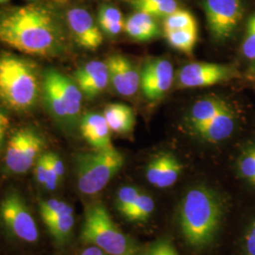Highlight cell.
I'll use <instances>...</instances> for the list:
<instances>
[{
  "instance_id": "35",
  "label": "cell",
  "mask_w": 255,
  "mask_h": 255,
  "mask_svg": "<svg viewBox=\"0 0 255 255\" xmlns=\"http://www.w3.org/2000/svg\"><path fill=\"white\" fill-rule=\"evenodd\" d=\"M9 120L8 116L0 110V154L5 142V137L9 128Z\"/></svg>"
},
{
  "instance_id": "41",
  "label": "cell",
  "mask_w": 255,
  "mask_h": 255,
  "mask_svg": "<svg viewBox=\"0 0 255 255\" xmlns=\"http://www.w3.org/2000/svg\"><path fill=\"white\" fill-rule=\"evenodd\" d=\"M254 69L255 70V64H254Z\"/></svg>"
},
{
  "instance_id": "32",
  "label": "cell",
  "mask_w": 255,
  "mask_h": 255,
  "mask_svg": "<svg viewBox=\"0 0 255 255\" xmlns=\"http://www.w3.org/2000/svg\"><path fill=\"white\" fill-rule=\"evenodd\" d=\"M145 255H179V254L169 240L162 239L150 247Z\"/></svg>"
},
{
  "instance_id": "26",
  "label": "cell",
  "mask_w": 255,
  "mask_h": 255,
  "mask_svg": "<svg viewBox=\"0 0 255 255\" xmlns=\"http://www.w3.org/2000/svg\"><path fill=\"white\" fill-rule=\"evenodd\" d=\"M182 171V164L179 159L169 152H165L164 169L157 188H168L178 181Z\"/></svg>"
},
{
  "instance_id": "9",
  "label": "cell",
  "mask_w": 255,
  "mask_h": 255,
  "mask_svg": "<svg viewBox=\"0 0 255 255\" xmlns=\"http://www.w3.org/2000/svg\"><path fill=\"white\" fill-rule=\"evenodd\" d=\"M203 8L210 34L219 42L233 35L244 14L241 0H203Z\"/></svg>"
},
{
  "instance_id": "33",
  "label": "cell",
  "mask_w": 255,
  "mask_h": 255,
  "mask_svg": "<svg viewBox=\"0 0 255 255\" xmlns=\"http://www.w3.org/2000/svg\"><path fill=\"white\" fill-rule=\"evenodd\" d=\"M46 154L52 168L54 169L55 173L57 174L60 180H62L65 173V167L63 160L59 155L56 154L54 152H46Z\"/></svg>"
},
{
  "instance_id": "29",
  "label": "cell",
  "mask_w": 255,
  "mask_h": 255,
  "mask_svg": "<svg viewBox=\"0 0 255 255\" xmlns=\"http://www.w3.org/2000/svg\"><path fill=\"white\" fill-rule=\"evenodd\" d=\"M238 168L241 175L255 185V146H251L240 156Z\"/></svg>"
},
{
  "instance_id": "7",
  "label": "cell",
  "mask_w": 255,
  "mask_h": 255,
  "mask_svg": "<svg viewBox=\"0 0 255 255\" xmlns=\"http://www.w3.org/2000/svg\"><path fill=\"white\" fill-rule=\"evenodd\" d=\"M45 139L31 128H21L9 136L5 154V169L11 174L27 173L43 154Z\"/></svg>"
},
{
  "instance_id": "18",
  "label": "cell",
  "mask_w": 255,
  "mask_h": 255,
  "mask_svg": "<svg viewBox=\"0 0 255 255\" xmlns=\"http://www.w3.org/2000/svg\"><path fill=\"white\" fill-rule=\"evenodd\" d=\"M230 104L219 97H206L194 103L187 117L190 128L207 123L221 112L227 109Z\"/></svg>"
},
{
  "instance_id": "25",
  "label": "cell",
  "mask_w": 255,
  "mask_h": 255,
  "mask_svg": "<svg viewBox=\"0 0 255 255\" xmlns=\"http://www.w3.org/2000/svg\"><path fill=\"white\" fill-rule=\"evenodd\" d=\"M164 31L198 28L195 16L186 9H178L164 18Z\"/></svg>"
},
{
  "instance_id": "17",
  "label": "cell",
  "mask_w": 255,
  "mask_h": 255,
  "mask_svg": "<svg viewBox=\"0 0 255 255\" xmlns=\"http://www.w3.org/2000/svg\"><path fill=\"white\" fill-rule=\"evenodd\" d=\"M124 30L128 36L137 42H148L161 34L154 17L142 11H136L125 20Z\"/></svg>"
},
{
  "instance_id": "5",
  "label": "cell",
  "mask_w": 255,
  "mask_h": 255,
  "mask_svg": "<svg viewBox=\"0 0 255 255\" xmlns=\"http://www.w3.org/2000/svg\"><path fill=\"white\" fill-rule=\"evenodd\" d=\"M81 238L87 245L101 249L108 255H135L136 246L112 219L101 203L88 206L85 211Z\"/></svg>"
},
{
  "instance_id": "22",
  "label": "cell",
  "mask_w": 255,
  "mask_h": 255,
  "mask_svg": "<svg viewBox=\"0 0 255 255\" xmlns=\"http://www.w3.org/2000/svg\"><path fill=\"white\" fill-rule=\"evenodd\" d=\"M35 180L49 191H53L61 181L52 168L46 152L41 155L33 166Z\"/></svg>"
},
{
  "instance_id": "20",
  "label": "cell",
  "mask_w": 255,
  "mask_h": 255,
  "mask_svg": "<svg viewBox=\"0 0 255 255\" xmlns=\"http://www.w3.org/2000/svg\"><path fill=\"white\" fill-rule=\"evenodd\" d=\"M97 20L102 33L109 37L119 35L125 26V20L120 9L105 2L99 8Z\"/></svg>"
},
{
  "instance_id": "19",
  "label": "cell",
  "mask_w": 255,
  "mask_h": 255,
  "mask_svg": "<svg viewBox=\"0 0 255 255\" xmlns=\"http://www.w3.org/2000/svg\"><path fill=\"white\" fill-rule=\"evenodd\" d=\"M103 117L110 129L119 134L129 133L135 125V115L129 106L121 103H112L105 107Z\"/></svg>"
},
{
  "instance_id": "6",
  "label": "cell",
  "mask_w": 255,
  "mask_h": 255,
  "mask_svg": "<svg viewBox=\"0 0 255 255\" xmlns=\"http://www.w3.org/2000/svg\"><path fill=\"white\" fill-rule=\"evenodd\" d=\"M124 162V156L114 146L77 153L74 167L79 190L88 196L100 193L119 173Z\"/></svg>"
},
{
  "instance_id": "10",
  "label": "cell",
  "mask_w": 255,
  "mask_h": 255,
  "mask_svg": "<svg viewBox=\"0 0 255 255\" xmlns=\"http://www.w3.org/2000/svg\"><path fill=\"white\" fill-rule=\"evenodd\" d=\"M64 20L69 35L79 46L95 50L103 43V33L98 20L91 11L82 5H69L65 3Z\"/></svg>"
},
{
  "instance_id": "36",
  "label": "cell",
  "mask_w": 255,
  "mask_h": 255,
  "mask_svg": "<svg viewBox=\"0 0 255 255\" xmlns=\"http://www.w3.org/2000/svg\"><path fill=\"white\" fill-rule=\"evenodd\" d=\"M166 0H132L131 6L136 11H143L147 8H150Z\"/></svg>"
},
{
  "instance_id": "34",
  "label": "cell",
  "mask_w": 255,
  "mask_h": 255,
  "mask_svg": "<svg viewBox=\"0 0 255 255\" xmlns=\"http://www.w3.org/2000/svg\"><path fill=\"white\" fill-rule=\"evenodd\" d=\"M245 252L246 255H255V220L247 231Z\"/></svg>"
},
{
  "instance_id": "24",
  "label": "cell",
  "mask_w": 255,
  "mask_h": 255,
  "mask_svg": "<svg viewBox=\"0 0 255 255\" xmlns=\"http://www.w3.org/2000/svg\"><path fill=\"white\" fill-rule=\"evenodd\" d=\"M154 209V200L148 194L141 192L135 202L125 215V218L130 221L144 222L149 219Z\"/></svg>"
},
{
  "instance_id": "13",
  "label": "cell",
  "mask_w": 255,
  "mask_h": 255,
  "mask_svg": "<svg viewBox=\"0 0 255 255\" xmlns=\"http://www.w3.org/2000/svg\"><path fill=\"white\" fill-rule=\"evenodd\" d=\"M110 82L120 96L132 97L140 88V72L125 56L113 54L106 60Z\"/></svg>"
},
{
  "instance_id": "40",
  "label": "cell",
  "mask_w": 255,
  "mask_h": 255,
  "mask_svg": "<svg viewBox=\"0 0 255 255\" xmlns=\"http://www.w3.org/2000/svg\"><path fill=\"white\" fill-rule=\"evenodd\" d=\"M101 1H104V2H106V1H114V0H101Z\"/></svg>"
},
{
  "instance_id": "28",
  "label": "cell",
  "mask_w": 255,
  "mask_h": 255,
  "mask_svg": "<svg viewBox=\"0 0 255 255\" xmlns=\"http://www.w3.org/2000/svg\"><path fill=\"white\" fill-rule=\"evenodd\" d=\"M140 193V189L132 185H126L119 188L116 198V206L121 215L125 217L128 211L136 201Z\"/></svg>"
},
{
  "instance_id": "3",
  "label": "cell",
  "mask_w": 255,
  "mask_h": 255,
  "mask_svg": "<svg viewBox=\"0 0 255 255\" xmlns=\"http://www.w3.org/2000/svg\"><path fill=\"white\" fill-rule=\"evenodd\" d=\"M42 94V75L32 61L10 52L0 53V102L23 113L36 105Z\"/></svg>"
},
{
  "instance_id": "14",
  "label": "cell",
  "mask_w": 255,
  "mask_h": 255,
  "mask_svg": "<svg viewBox=\"0 0 255 255\" xmlns=\"http://www.w3.org/2000/svg\"><path fill=\"white\" fill-rule=\"evenodd\" d=\"M75 82L88 100L100 96L110 82L106 62L90 61L83 64L75 73Z\"/></svg>"
},
{
  "instance_id": "12",
  "label": "cell",
  "mask_w": 255,
  "mask_h": 255,
  "mask_svg": "<svg viewBox=\"0 0 255 255\" xmlns=\"http://www.w3.org/2000/svg\"><path fill=\"white\" fill-rule=\"evenodd\" d=\"M140 88L148 101L162 99L171 88L174 81L172 64L163 58L146 62L140 72Z\"/></svg>"
},
{
  "instance_id": "27",
  "label": "cell",
  "mask_w": 255,
  "mask_h": 255,
  "mask_svg": "<svg viewBox=\"0 0 255 255\" xmlns=\"http://www.w3.org/2000/svg\"><path fill=\"white\" fill-rule=\"evenodd\" d=\"M39 211L44 222L65 214L74 213L73 207L71 205H69L65 201L57 199H49L40 201Z\"/></svg>"
},
{
  "instance_id": "23",
  "label": "cell",
  "mask_w": 255,
  "mask_h": 255,
  "mask_svg": "<svg viewBox=\"0 0 255 255\" xmlns=\"http://www.w3.org/2000/svg\"><path fill=\"white\" fill-rule=\"evenodd\" d=\"M45 224L48 229L50 235L55 239L63 243L65 242L72 234L75 225V216L74 213L65 214L53 219L45 221Z\"/></svg>"
},
{
  "instance_id": "37",
  "label": "cell",
  "mask_w": 255,
  "mask_h": 255,
  "mask_svg": "<svg viewBox=\"0 0 255 255\" xmlns=\"http://www.w3.org/2000/svg\"><path fill=\"white\" fill-rule=\"evenodd\" d=\"M79 255H108L105 252L98 247L89 245L86 249H84Z\"/></svg>"
},
{
  "instance_id": "15",
  "label": "cell",
  "mask_w": 255,
  "mask_h": 255,
  "mask_svg": "<svg viewBox=\"0 0 255 255\" xmlns=\"http://www.w3.org/2000/svg\"><path fill=\"white\" fill-rule=\"evenodd\" d=\"M237 116L231 105L207 123L192 128V132L202 140L218 143L227 139L236 128Z\"/></svg>"
},
{
  "instance_id": "30",
  "label": "cell",
  "mask_w": 255,
  "mask_h": 255,
  "mask_svg": "<svg viewBox=\"0 0 255 255\" xmlns=\"http://www.w3.org/2000/svg\"><path fill=\"white\" fill-rule=\"evenodd\" d=\"M164 161H165V152L159 153L154 156L146 164V178L150 184L158 186L161 176L164 169Z\"/></svg>"
},
{
  "instance_id": "11",
  "label": "cell",
  "mask_w": 255,
  "mask_h": 255,
  "mask_svg": "<svg viewBox=\"0 0 255 255\" xmlns=\"http://www.w3.org/2000/svg\"><path fill=\"white\" fill-rule=\"evenodd\" d=\"M234 75L235 70L228 65L195 62L182 67L176 80L180 88H202L227 82Z\"/></svg>"
},
{
  "instance_id": "4",
  "label": "cell",
  "mask_w": 255,
  "mask_h": 255,
  "mask_svg": "<svg viewBox=\"0 0 255 255\" xmlns=\"http://www.w3.org/2000/svg\"><path fill=\"white\" fill-rule=\"evenodd\" d=\"M46 110L55 121L66 128L80 125L82 93L75 81L55 68L42 74V94Z\"/></svg>"
},
{
  "instance_id": "1",
  "label": "cell",
  "mask_w": 255,
  "mask_h": 255,
  "mask_svg": "<svg viewBox=\"0 0 255 255\" xmlns=\"http://www.w3.org/2000/svg\"><path fill=\"white\" fill-rule=\"evenodd\" d=\"M67 0L0 7V43L23 54L55 58L67 48L64 8Z\"/></svg>"
},
{
  "instance_id": "21",
  "label": "cell",
  "mask_w": 255,
  "mask_h": 255,
  "mask_svg": "<svg viewBox=\"0 0 255 255\" xmlns=\"http://www.w3.org/2000/svg\"><path fill=\"white\" fill-rule=\"evenodd\" d=\"M167 43L175 49L185 54H191L198 41V28L181 29L164 32Z\"/></svg>"
},
{
  "instance_id": "2",
  "label": "cell",
  "mask_w": 255,
  "mask_h": 255,
  "mask_svg": "<svg viewBox=\"0 0 255 255\" xmlns=\"http://www.w3.org/2000/svg\"><path fill=\"white\" fill-rule=\"evenodd\" d=\"M178 211L182 237L189 246H208L218 234L223 216L219 195L207 186H195L184 194Z\"/></svg>"
},
{
  "instance_id": "16",
  "label": "cell",
  "mask_w": 255,
  "mask_h": 255,
  "mask_svg": "<svg viewBox=\"0 0 255 255\" xmlns=\"http://www.w3.org/2000/svg\"><path fill=\"white\" fill-rule=\"evenodd\" d=\"M80 129L82 137L94 149H107L114 146L111 142V129L103 115H84L80 122Z\"/></svg>"
},
{
  "instance_id": "39",
  "label": "cell",
  "mask_w": 255,
  "mask_h": 255,
  "mask_svg": "<svg viewBox=\"0 0 255 255\" xmlns=\"http://www.w3.org/2000/svg\"><path fill=\"white\" fill-rule=\"evenodd\" d=\"M29 3H33V2H40V1H45V0H26Z\"/></svg>"
},
{
  "instance_id": "31",
  "label": "cell",
  "mask_w": 255,
  "mask_h": 255,
  "mask_svg": "<svg viewBox=\"0 0 255 255\" xmlns=\"http://www.w3.org/2000/svg\"><path fill=\"white\" fill-rule=\"evenodd\" d=\"M242 52L247 59L255 60V13L247 24L246 34L242 45Z\"/></svg>"
},
{
  "instance_id": "8",
  "label": "cell",
  "mask_w": 255,
  "mask_h": 255,
  "mask_svg": "<svg viewBox=\"0 0 255 255\" xmlns=\"http://www.w3.org/2000/svg\"><path fill=\"white\" fill-rule=\"evenodd\" d=\"M0 220L20 241L35 243L39 239L36 222L23 198L16 192L7 194L0 202Z\"/></svg>"
},
{
  "instance_id": "38",
  "label": "cell",
  "mask_w": 255,
  "mask_h": 255,
  "mask_svg": "<svg viewBox=\"0 0 255 255\" xmlns=\"http://www.w3.org/2000/svg\"><path fill=\"white\" fill-rule=\"evenodd\" d=\"M9 1H10V0H0V7H1V6L9 5Z\"/></svg>"
}]
</instances>
